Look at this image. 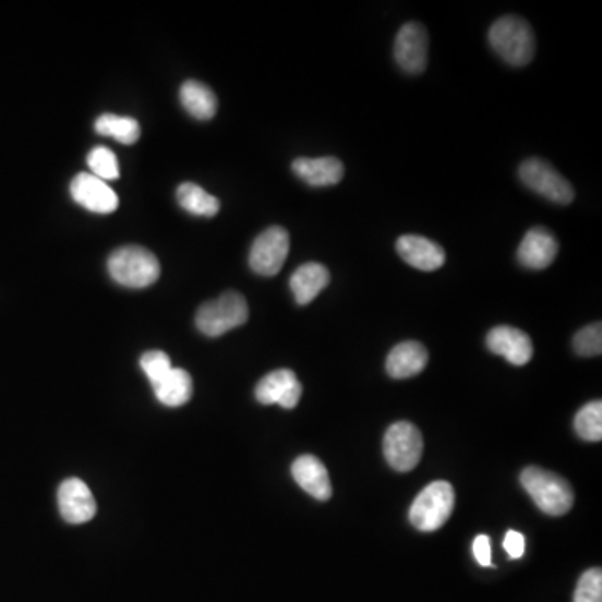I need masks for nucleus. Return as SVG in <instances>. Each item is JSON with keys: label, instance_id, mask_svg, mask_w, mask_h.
Returning <instances> with one entry per match:
<instances>
[{"label": "nucleus", "instance_id": "f257e3e1", "mask_svg": "<svg viewBox=\"0 0 602 602\" xmlns=\"http://www.w3.org/2000/svg\"><path fill=\"white\" fill-rule=\"evenodd\" d=\"M520 484L531 495L535 506L552 517H561L573 509L574 492L569 482L557 473L541 467H527L520 473Z\"/></svg>", "mask_w": 602, "mask_h": 602}, {"label": "nucleus", "instance_id": "f03ea898", "mask_svg": "<svg viewBox=\"0 0 602 602\" xmlns=\"http://www.w3.org/2000/svg\"><path fill=\"white\" fill-rule=\"evenodd\" d=\"M489 43L502 61L510 65H526L535 52V37L529 22L516 15H506L492 24Z\"/></svg>", "mask_w": 602, "mask_h": 602}, {"label": "nucleus", "instance_id": "7ed1b4c3", "mask_svg": "<svg viewBox=\"0 0 602 602\" xmlns=\"http://www.w3.org/2000/svg\"><path fill=\"white\" fill-rule=\"evenodd\" d=\"M109 275L116 284L128 288H146L161 275L155 253L143 246H122L109 256Z\"/></svg>", "mask_w": 602, "mask_h": 602}, {"label": "nucleus", "instance_id": "20e7f679", "mask_svg": "<svg viewBox=\"0 0 602 602\" xmlns=\"http://www.w3.org/2000/svg\"><path fill=\"white\" fill-rule=\"evenodd\" d=\"M250 316L246 300L237 291L222 293L216 300L208 301L196 313V326L206 337H221L238 326L244 325Z\"/></svg>", "mask_w": 602, "mask_h": 602}, {"label": "nucleus", "instance_id": "39448f33", "mask_svg": "<svg viewBox=\"0 0 602 602\" xmlns=\"http://www.w3.org/2000/svg\"><path fill=\"white\" fill-rule=\"evenodd\" d=\"M456 504V492L447 481L432 482L426 485L410 507L409 519L422 532L441 529L452 516Z\"/></svg>", "mask_w": 602, "mask_h": 602}, {"label": "nucleus", "instance_id": "423d86ee", "mask_svg": "<svg viewBox=\"0 0 602 602\" xmlns=\"http://www.w3.org/2000/svg\"><path fill=\"white\" fill-rule=\"evenodd\" d=\"M384 454L392 469L397 472L416 469L423 454V438L419 429L410 422L390 425L384 438Z\"/></svg>", "mask_w": 602, "mask_h": 602}, {"label": "nucleus", "instance_id": "0eeeda50", "mask_svg": "<svg viewBox=\"0 0 602 602\" xmlns=\"http://www.w3.org/2000/svg\"><path fill=\"white\" fill-rule=\"evenodd\" d=\"M519 176L529 190L544 196L545 200L566 206L574 201V188L569 181L542 159H527L520 165Z\"/></svg>", "mask_w": 602, "mask_h": 602}, {"label": "nucleus", "instance_id": "6e6552de", "mask_svg": "<svg viewBox=\"0 0 602 602\" xmlns=\"http://www.w3.org/2000/svg\"><path fill=\"white\" fill-rule=\"evenodd\" d=\"M290 253V234L281 226H272L258 234L250 251V266L256 275L275 276Z\"/></svg>", "mask_w": 602, "mask_h": 602}, {"label": "nucleus", "instance_id": "1a4fd4ad", "mask_svg": "<svg viewBox=\"0 0 602 602\" xmlns=\"http://www.w3.org/2000/svg\"><path fill=\"white\" fill-rule=\"evenodd\" d=\"M394 56L401 71L407 74H422L429 61V34L419 22H407L398 31L394 44Z\"/></svg>", "mask_w": 602, "mask_h": 602}, {"label": "nucleus", "instance_id": "9d476101", "mask_svg": "<svg viewBox=\"0 0 602 602\" xmlns=\"http://www.w3.org/2000/svg\"><path fill=\"white\" fill-rule=\"evenodd\" d=\"M300 381L294 375L293 370L280 369L263 376L262 381L256 385V400L263 406L284 407V409H294L301 398Z\"/></svg>", "mask_w": 602, "mask_h": 602}, {"label": "nucleus", "instance_id": "9b49d317", "mask_svg": "<svg viewBox=\"0 0 602 602\" xmlns=\"http://www.w3.org/2000/svg\"><path fill=\"white\" fill-rule=\"evenodd\" d=\"M71 194L77 205L99 215H109L118 209V194L89 172H81L71 181Z\"/></svg>", "mask_w": 602, "mask_h": 602}, {"label": "nucleus", "instance_id": "f8f14e48", "mask_svg": "<svg viewBox=\"0 0 602 602\" xmlns=\"http://www.w3.org/2000/svg\"><path fill=\"white\" fill-rule=\"evenodd\" d=\"M487 348L516 366L527 365L534 353L531 337L526 332L507 325L495 326L489 332Z\"/></svg>", "mask_w": 602, "mask_h": 602}, {"label": "nucleus", "instance_id": "ddd939ff", "mask_svg": "<svg viewBox=\"0 0 602 602\" xmlns=\"http://www.w3.org/2000/svg\"><path fill=\"white\" fill-rule=\"evenodd\" d=\"M59 510L69 523L89 522L96 516V501L86 482L71 477L62 482L58 492Z\"/></svg>", "mask_w": 602, "mask_h": 602}, {"label": "nucleus", "instance_id": "4468645a", "mask_svg": "<svg viewBox=\"0 0 602 602\" xmlns=\"http://www.w3.org/2000/svg\"><path fill=\"white\" fill-rule=\"evenodd\" d=\"M397 251L407 265L420 272H435L445 263L444 248L419 234H404L398 238Z\"/></svg>", "mask_w": 602, "mask_h": 602}, {"label": "nucleus", "instance_id": "2eb2a0df", "mask_svg": "<svg viewBox=\"0 0 602 602\" xmlns=\"http://www.w3.org/2000/svg\"><path fill=\"white\" fill-rule=\"evenodd\" d=\"M557 253L559 244L554 234L545 228H532L517 250V262L529 269H544L556 260Z\"/></svg>", "mask_w": 602, "mask_h": 602}, {"label": "nucleus", "instance_id": "dca6fc26", "mask_svg": "<svg viewBox=\"0 0 602 602\" xmlns=\"http://www.w3.org/2000/svg\"><path fill=\"white\" fill-rule=\"evenodd\" d=\"M291 475L306 494L320 502L330 501L332 482L325 463L315 456H301L291 466Z\"/></svg>", "mask_w": 602, "mask_h": 602}, {"label": "nucleus", "instance_id": "f3484780", "mask_svg": "<svg viewBox=\"0 0 602 602\" xmlns=\"http://www.w3.org/2000/svg\"><path fill=\"white\" fill-rule=\"evenodd\" d=\"M429 363V351L419 341H401L397 347L392 348L387 357L388 375L395 381H406L423 372Z\"/></svg>", "mask_w": 602, "mask_h": 602}, {"label": "nucleus", "instance_id": "a211bd4d", "mask_svg": "<svg viewBox=\"0 0 602 602\" xmlns=\"http://www.w3.org/2000/svg\"><path fill=\"white\" fill-rule=\"evenodd\" d=\"M291 168L300 180L315 188L334 186L345 174L344 162L334 156L294 159Z\"/></svg>", "mask_w": 602, "mask_h": 602}, {"label": "nucleus", "instance_id": "6ab92c4d", "mask_svg": "<svg viewBox=\"0 0 602 602\" xmlns=\"http://www.w3.org/2000/svg\"><path fill=\"white\" fill-rule=\"evenodd\" d=\"M330 284V272L322 263L301 265L291 275L290 288L298 305H309Z\"/></svg>", "mask_w": 602, "mask_h": 602}, {"label": "nucleus", "instance_id": "aec40b11", "mask_svg": "<svg viewBox=\"0 0 602 602\" xmlns=\"http://www.w3.org/2000/svg\"><path fill=\"white\" fill-rule=\"evenodd\" d=\"M153 388L162 406L174 409L183 407L193 397V378L186 370L172 366L171 372L161 382L153 385Z\"/></svg>", "mask_w": 602, "mask_h": 602}, {"label": "nucleus", "instance_id": "412c9836", "mask_svg": "<svg viewBox=\"0 0 602 602\" xmlns=\"http://www.w3.org/2000/svg\"><path fill=\"white\" fill-rule=\"evenodd\" d=\"M180 99L188 115L200 119V121H208L218 111V99H216L215 93L197 81H186L181 86Z\"/></svg>", "mask_w": 602, "mask_h": 602}, {"label": "nucleus", "instance_id": "4be33fe9", "mask_svg": "<svg viewBox=\"0 0 602 602\" xmlns=\"http://www.w3.org/2000/svg\"><path fill=\"white\" fill-rule=\"evenodd\" d=\"M176 197H178L181 208L186 209L191 215L205 216V218L218 215L219 201L197 184H181L176 191Z\"/></svg>", "mask_w": 602, "mask_h": 602}, {"label": "nucleus", "instance_id": "5701e85b", "mask_svg": "<svg viewBox=\"0 0 602 602\" xmlns=\"http://www.w3.org/2000/svg\"><path fill=\"white\" fill-rule=\"evenodd\" d=\"M96 133L100 136L115 137L122 144H133L140 140L141 128L136 119L103 115L96 121Z\"/></svg>", "mask_w": 602, "mask_h": 602}, {"label": "nucleus", "instance_id": "b1692460", "mask_svg": "<svg viewBox=\"0 0 602 602\" xmlns=\"http://www.w3.org/2000/svg\"><path fill=\"white\" fill-rule=\"evenodd\" d=\"M576 432L582 441L601 442L602 438V401L595 400L582 407L574 420Z\"/></svg>", "mask_w": 602, "mask_h": 602}, {"label": "nucleus", "instance_id": "393cba45", "mask_svg": "<svg viewBox=\"0 0 602 602\" xmlns=\"http://www.w3.org/2000/svg\"><path fill=\"white\" fill-rule=\"evenodd\" d=\"M87 165L96 178L103 181L118 180L119 162L115 153L108 147H94L87 156Z\"/></svg>", "mask_w": 602, "mask_h": 602}, {"label": "nucleus", "instance_id": "a878e982", "mask_svg": "<svg viewBox=\"0 0 602 602\" xmlns=\"http://www.w3.org/2000/svg\"><path fill=\"white\" fill-rule=\"evenodd\" d=\"M574 350L577 356L581 357H598L602 351V325L601 323H592L585 326L582 330L577 332L573 340Z\"/></svg>", "mask_w": 602, "mask_h": 602}, {"label": "nucleus", "instance_id": "bb28decb", "mask_svg": "<svg viewBox=\"0 0 602 602\" xmlns=\"http://www.w3.org/2000/svg\"><path fill=\"white\" fill-rule=\"evenodd\" d=\"M574 602H602L601 569H589L582 574L574 592Z\"/></svg>", "mask_w": 602, "mask_h": 602}, {"label": "nucleus", "instance_id": "cd10ccee", "mask_svg": "<svg viewBox=\"0 0 602 602\" xmlns=\"http://www.w3.org/2000/svg\"><path fill=\"white\" fill-rule=\"evenodd\" d=\"M141 369L146 373L147 381L150 382V385H156L171 372L172 365L171 360H169L165 351L153 350L146 351V353L141 357Z\"/></svg>", "mask_w": 602, "mask_h": 602}, {"label": "nucleus", "instance_id": "c85d7f7f", "mask_svg": "<svg viewBox=\"0 0 602 602\" xmlns=\"http://www.w3.org/2000/svg\"><path fill=\"white\" fill-rule=\"evenodd\" d=\"M472 551L477 563L484 567L492 566V542L489 535H477L473 539Z\"/></svg>", "mask_w": 602, "mask_h": 602}, {"label": "nucleus", "instance_id": "c756f323", "mask_svg": "<svg viewBox=\"0 0 602 602\" xmlns=\"http://www.w3.org/2000/svg\"><path fill=\"white\" fill-rule=\"evenodd\" d=\"M504 549H506L510 559H520L523 552H526V538L520 532L509 531L504 538Z\"/></svg>", "mask_w": 602, "mask_h": 602}]
</instances>
